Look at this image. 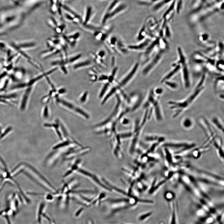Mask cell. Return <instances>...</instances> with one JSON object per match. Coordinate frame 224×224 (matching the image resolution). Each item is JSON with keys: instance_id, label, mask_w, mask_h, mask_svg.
Segmentation results:
<instances>
[{"instance_id": "cell-7", "label": "cell", "mask_w": 224, "mask_h": 224, "mask_svg": "<svg viewBox=\"0 0 224 224\" xmlns=\"http://www.w3.org/2000/svg\"><path fill=\"white\" fill-rule=\"evenodd\" d=\"M15 43L20 49L24 51L33 49L36 46V43L33 41H24Z\"/></svg>"}, {"instance_id": "cell-28", "label": "cell", "mask_w": 224, "mask_h": 224, "mask_svg": "<svg viewBox=\"0 0 224 224\" xmlns=\"http://www.w3.org/2000/svg\"><path fill=\"white\" fill-rule=\"evenodd\" d=\"M43 116L45 118H47L49 117V109L47 106H45L43 110Z\"/></svg>"}, {"instance_id": "cell-8", "label": "cell", "mask_w": 224, "mask_h": 224, "mask_svg": "<svg viewBox=\"0 0 224 224\" xmlns=\"http://www.w3.org/2000/svg\"><path fill=\"white\" fill-rule=\"evenodd\" d=\"M158 98L152 105L154 110L155 116L157 120L161 121L163 120V115L161 106L160 105Z\"/></svg>"}, {"instance_id": "cell-24", "label": "cell", "mask_w": 224, "mask_h": 224, "mask_svg": "<svg viewBox=\"0 0 224 224\" xmlns=\"http://www.w3.org/2000/svg\"><path fill=\"white\" fill-rule=\"evenodd\" d=\"M10 79L7 78L5 79V81L3 84L1 88L0 89V91L4 92L6 90L9 84Z\"/></svg>"}, {"instance_id": "cell-12", "label": "cell", "mask_w": 224, "mask_h": 224, "mask_svg": "<svg viewBox=\"0 0 224 224\" xmlns=\"http://www.w3.org/2000/svg\"><path fill=\"white\" fill-rule=\"evenodd\" d=\"M180 68V65H178L177 67H176L172 71L166 76L162 80L161 83H163L165 81H168L169 79H170L175 74L177 73Z\"/></svg>"}, {"instance_id": "cell-33", "label": "cell", "mask_w": 224, "mask_h": 224, "mask_svg": "<svg viewBox=\"0 0 224 224\" xmlns=\"http://www.w3.org/2000/svg\"><path fill=\"white\" fill-rule=\"evenodd\" d=\"M46 199L48 200H53V197L51 195H48L46 197Z\"/></svg>"}, {"instance_id": "cell-19", "label": "cell", "mask_w": 224, "mask_h": 224, "mask_svg": "<svg viewBox=\"0 0 224 224\" xmlns=\"http://www.w3.org/2000/svg\"><path fill=\"white\" fill-rule=\"evenodd\" d=\"M148 44V42H146L144 43L141 44L139 45H138L137 46H129L128 47L129 49H131L139 50L143 49V48H145L147 45Z\"/></svg>"}, {"instance_id": "cell-36", "label": "cell", "mask_w": 224, "mask_h": 224, "mask_svg": "<svg viewBox=\"0 0 224 224\" xmlns=\"http://www.w3.org/2000/svg\"><path fill=\"white\" fill-rule=\"evenodd\" d=\"M203 40H207L208 38V36L207 35H203L202 36Z\"/></svg>"}, {"instance_id": "cell-32", "label": "cell", "mask_w": 224, "mask_h": 224, "mask_svg": "<svg viewBox=\"0 0 224 224\" xmlns=\"http://www.w3.org/2000/svg\"><path fill=\"white\" fill-rule=\"evenodd\" d=\"M0 103L8 105L10 106L12 105V104L8 101L7 100L2 98H0Z\"/></svg>"}, {"instance_id": "cell-10", "label": "cell", "mask_w": 224, "mask_h": 224, "mask_svg": "<svg viewBox=\"0 0 224 224\" xmlns=\"http://www.w3.org/2000/svg\"><path fill=\"white\" fill-rule=\"evenodd\" d=\"M170 209L171 212L170 224H176V212L175 203L173 201L170 203Z\"/></svg>"}, {"instance_id": "cell-38", "label": "cell", "mask_w": 224, "mask_h": 224, "mask_svg": "<svg viewBox=\"0 0 224 224\" xmlns=\"http://www.w3.org/2000/svg\"><path fill=\"white\" fill-rule=\"evenodd\" d=\"M112 40H113V41H112V42H111L112 43L114 44L115 43V42L116 41V39L115 38H113V39H112Z\"/></svg>"}, {"instance_id": "cell-18", "label": "cell", "mask_w": 224, "mask_h": 224, "mask_svg": "<svg viewBox=\"0 0 224 224\" xmlns=\"http://www.w3.org/2000/svg\"><path fill=\"white\" fill-rule=\"evenodd\" d=\"M71 143V142L69 141H67L63 142L60 143L58 144L55 146L53 147V149L54 150H56L57 149H59V148H60L63 147H65L69 145Z\"/></svg>"}, {"instance_id": "cell-20", "label": "cell", "mask_w": 224, "mask_h": 224, "mask_svg": "<svg viewBox=\"0 0 224 224\" xmlns=\"http://www.w3.org/2000/svg\"><path fill=\"white\" fill-rule=\"evenodd\" d=\"M12 129L13 128L12 126H9L7 127L3 132H2L1 134L0 135V140H1L8 134L12 131Z\"/></svg>"}, {"instance_id": "cell-29", "label": "cell", "mask_w": 224, "mask_h": 224, "mask_svg": "<svg viewBox=\"0 0 224 224\" xmlns=\"http://www.w3.org/2000/svg\"><path fill=\"white\" fill-rule=\"evenodd\" d=\"M218 65V68H219V70H221L222 71V70L223 71V70L222 68L223 69V61H222H222H219L217 63Z\"/></svg>"}, {"instance_id": "cell-2", "label": "cell", "mask_w": 224, "mask_h": 224, "mask_svg": "<svg viewBox=\"0 0 224 224\" xmlns=\"http://www.w3.org/2000/svg\"><path fill=\"white\" fill-rule=\"evenodd\" d=\"M127 9V5L121 2L114 7L110 9H106L102 18V24H105L109 20L125 12Z\"/></svg>"}, {"instance_id": "cell-34", "label": "cell", "mask_w": 224, "mask_h": 224, "mask_svg": "<svg viewBox=\"0 0 224 224\" xmlns=\"http://www.w3.org/2000/svg\"><path fill=\"white\" fill-rule=\"evenodd\" d=\"M105 55V52L103 51L99 52L98 55L100 57H103Z\"/></svg>"}, {"instance_id": "cell-26", "label": "cell", "mask_w": 224, "mask_h": 224, "mask_svg": "<svg viewBox=\"0 0 224 224\" xmlns=\"http://www.w3.org/2000/svg\"><path fill=\"white\" fill-rule=\"evenodd\" d=\"M154 91L155 94L157 96L161 95L163 92V89L161 88H157L154 90Z\"/></svg>"}, {"instance_id": "cell-6", "label": "cell", "mask_w": 224, "mask_h": 224, "mask_svg": "<svg viewBox=\"0 0 224 224\" xmlns=\"http://www.w3.org/2000/svg\"><path fill=\"white\" fill-rule=\"evenodd\" d=\"M32 86H28L26 89L21 101L20 109L22 111L24 110L26 108Z\"/></svg>"}, {"instance_id": "cell-13", "label": "cell", "mask_w": 224, "mask_h": 224, "mask_svg": "<svg viewBox=\"0 0 224 224\" xmlns=\"http://www.w3.org/2000/svg\"><path fill=\"white\" fill-rule=\"evenodd\" d=\"M182 125L186 129H189L193 127V122L192 119L189 117H186L184 119L182 122Z\"/></svg>"}, {"instance_id": "cell-3", "label": "cell", "mask_w": 224, "mask_h": 224, "mask_svg": "<svg viewBox=\"0 0 224 224\" xmlns=\"http://www.w3.org/2000/svg\"><path fill=\"white\" fill-rule=\"evenodd\" d=\"M56 100L58 103L63 105L66 107L72 110L75 113L79 114L86 119H89L90 117L89 115L84 110L74 104L68 101L61 99L56 96Z\"/></svg>"}, {"instance_id": "cell-25", "label": "cell", "mask_w": 224, "mask_h": 224, "mask_svg": "<svg viewBox=\"0 0 224 224\" xmlns=\"http://www.w3.org/2000/svg\"><path fill=\"white\" fill-rule=\"evenodd\" d=\"M81 54H78L75 56L72 57L69 60H68L67 63H71L80 58L81 56Z\"/></svg>"}, {"instance_id": "cell-30", "label": "cell", "mask_w": 224, "mask_h": 224, "mask_svg": "<svg viewBox=\"0 0 224 224\" xmlns=\"http://www.w3.org/2000/svg\"><path fill=\"white\" fill-rule=\"evenodd\" d=\"M8 74L7 71H5L0 74V81L3 79L5 78L6 77Z\"/></svg>"}, {"instance_id": "cell-22", "label": "cell", "mask_w": 224, "mask_h": 224, "mask_svg": "<svg viewBox=\"0 0 224 224\" xmlns=\"http://www.w3.org/2000/svg\"><path fill=\"white\" fill-rule=\"evenodd\" d=\"M207 214L208 213L203 208L199 209L196 212L197 215L202 218L207 216Z\"/></svg>"}, {"instance_id": "cell-21", "label": "cell", "mask_w": 224, "mask_h": 224, "mask_svg": "<svg viewBox=\"0 0 224 224\" xmlns=\"http://www.w3.org/2000/svg\"><path fill=\"white\" fill-rule=\"evenodd\" d=\"M163 83H164L168 87L173 89H176L178 88L177 84L174 82L167 81H165Z\"/></svg>"}, {"instance_id": "cell-15", "label": "cell", "mask_w": 224, "mask_h": 224, "mask_svg": "<svg viewBox=\"0 0 224 224\" xmlns=\"http://www.w3.org/2000/svg\"><path fill=\"white\" fill-rule=\"evenodd\" d=\"M91 63V62L90 60H86L76 64L74 66L73 68L74 69H78L89 65Z\"/></svg>"}, {"instance_id": "cell-39", "label": "cell", "mask_w": 224, "mask_h": 224, "mask_svg": "<svg viewBox=\"0 0 224 224\" xmlns=\"http://www.w3.org/2000/svg\"><path fill=\"white\" fill-rule=\"evenodd\" d=\"M2 133V131L1 128V126H0V135Z\"/></svg>"}, {"instance_id": "cell-5", "label": "cell", "mask_w": 224, "mask_h": 224, "mask_svg": "<svg viewBox=\"0 0 224 224\" xmlns=\"http://www.w3.org/2000/svg\"><path fill=\"white\" fill-rule=\"evenodd\" d=\"M162 52H161L157 54L148 65L143 69L142 72L144 75H146L148 74L156 65L161 58L162 55Z\"/></svg>"}, {"instance_id": "cell-23", "label": "cell", "mask_w": 224, "mask_h": 224, "mask_svg": "<svg viewBox=\"0 0 224 224\" xmlns=\"http://www.w3.org/2000/svg\"><path fill=\"white\" fill-rule=\"evenodd\" d=\"M109 83H107L106 84L103 88L101 92L99 95V98L100 99L102 98L104 95V94L106 92L108 88L109 87Z\"/></svg>"}, {"instance_id": "cell-40", "label": "cell", "mask_w": 224, "mask_h": 224, "mask_svg": "<svg viewBox=\"0 0 224 224\" xmlns=\"http://www.w3.org/2000/svg\"><path fill=\"white\" fill-rule=\"evenodd\" d=\"M123 224V223H122V224Z\"/></svg>"}, {"instance_id": "cell-1", "label": "cell", "mask_w": 224, "mask_h": 224, "mask_svg": "<svg viewBox=\"0 0 224 224\" xmlns=\"http://www.w3.org/2000/svg\"><path fill=\"white\" fill-rule=\"evenodd\" d=\"M204 89V87L197 85L193 91L184 100L178 102L170 101L168 104L170 108L175 111L173 116L174 118L177 117L189 107L199 96Z\"/></svg>"}, {"instance_id": "cell-37", "label": "cell", "mask_w": 224, "mask_h": 224, "mask_svg": "<svg viewBox=\"0 0 224 224\" xmlns=\"http://www.w3.org/2000/svg\"><path fill=\"white\" fill-rule=\"evenodd\" d=\"M87 224H94V223L92 220H90L88 221Z\"/></svg>"}, {"instance_id": "cell-35", "label": "cell", "mask_w": 224, "mask_h": 224, "mask_svg": "<svg viewBox=\"0 0 224 224\" xmlns=\"http://www.w3.org/2000/svg\"><path fill=\"white\" fill-rule=\"evenodd\" d=\"M129 120L127 119H124L123 121V123L124 124H127L128 123H129Z\"/></svg>"}, {"instance_id": "cell-31", "label": "cell", "mask_w": 224, "mask_h": 224, "mask_svg": "<svg viewBox=\"0 0 224 224\" xmlns=\"http://www.w3.org/2000/svg\"><path fill=\"white\" fill-rule=\"evenodd\" d=\"M84 209L83 208H80L75 213V216L78 217L79 215H81Z\"/></svg>"}, {"instance_id": "cell-17", "label": "cell", "mask_w": 224, "mask_h": 224, "mask_svg": "<svg viewBox=\"0 0 224 224\" xmlns=\"http://www.w3.org/2000/svg\"><path fill=\"white\" fill-rule=\"evenodd\" d=\"M153 215L152 212H150L143 214L138 218V220L140 221H143L149 219Z\"/></svg>"}, {"instance_id": "cell-27", "label": "cell", "mask_w": 224, "mask_h": 224, "mask_svg": "<svg viewBox=\"0 0 224 224\" xmlns=\"http://www.w3.org/2000/svg\"><path fill=\"white\" fill-rule=\"evenodd\" d=\"M88 92L87 91L85 92L82 95L81 99H80V101L82 103H84L86 101L87 96L88 95Z\"/></svg>"}, {"instance_id": "cell-11", "label": "cell", "mask_w": 224, "mask_h": 224, "mask_svg": "<svg viewBox=\"0 0 224 224\" xmlns=\"http://www.w3.org/2000/svg\"><path fill=\"white\" fill-rule=\"evenodd\" d=\"M212 122L215 127L223 133L224 132V126L221 121L217 117H215L212 119Z\"/></svg>"}, {"instance_id": "cell-9", "label": "cell", "mask_w": 224, "mask_h": 224, "mask_svg": "<svg viewBox=\"0 0 224 224\" xmlns=\"http://www.w3.org/2000/svg\"><path fill=\"white\" fill-rule=\"evenodd\" d=\"M183 65L182 74L184 85L186 89H188L190 88V86L189 73L187 67L185 65V63Z\"/></svg>"}, {"instance_id": "cell-4", "label": "cell", "mask_w": 224, "mask_h": 224, "mask_svg": "<svg viewBox=\"0 0 224 224\" xmlns=\"http://www.w3.org/2000/svg\"><path fill=\"white\" fill-rule=\"evenodd\" d=\"M139 67V64L136 63L130 72L121 80L119 84L120 88L122 87L129 83L136 74Z\"/></svg>"}, {"instance_id": "cell-16", "label": "cell", "mask_w": 224, "mask_h": 224, "mask_svg": "<svg viewBox=\"0 0 224 224\" xmlns=\"http://www.w3.org/2000/svg\"><path fill=\"white\" fill-rule=\"evenodd\" d=\"M28 87L27 83H21L16 85L11 88L10 90L12 91L18 90L27 88Z\"/></svg>"}, {"instance_id": "cell-14", "label": "cell", "mask_w": 224, "mask_h": 224, "mask_svg": "<svg viewBox=\"0 0 224 224\" xmlns=\"http://www.w3.org/2000/svg\"><path fill=\"white\" fill-rule=\"evenodd\" d=\"M92 9L90 7H88L86 9L85 15L84 23L86 25L89 21L91 16L92 13Z\"/></svg>"}]
</instances>
